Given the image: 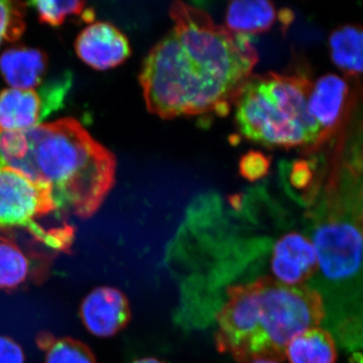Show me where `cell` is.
I'll return each instance as SVG.
<instances>
[{
    "instance_id": "cell-1",
    "label": "cell",
    "mask_w": 363,
    "mask_h": 363,
    "mask_svg": "<svg viewBox=\"0 0 363 363\" xmlns=\"http://www.w3.org/2000/svg\"><path fill=\"white\" fill-rule=\"evenodd\" d=\"M169 16L173 28L150 50L140 74L147 109L164 119L228 113L259 62L250 35L217 25L185 2H173Z\"/></svg>"
},
{
    "instance_id": "cell-2",
    "label": "cell",
    "mask_w": 363,
    "mask_h": 363,
    "mask_svg": "<svg viewBox=\"0 0 363 363\" xmlns=\"http://www.w3.org/2000/svg\"><path fill=\"white\" fill-rule=\"evenodd\" d=\"M0 169L52 191L59 210L89 218L116 182V160L74 118L26 130H0Z\"/></svg>"
},
{
    "instance_id": "cell-3",
    "label": "cell",
    "mask_w": 363,
    "mask_h": 363,
    "mask_svg": "<svg viewBox=\"0 0 363 363\" xmlns=\"http://www.w3.org/2000/svg\"><path fill=\"white\" fill-rule=\"evenodd\" d=\"M227 297L217 314L215 345L238 363L283 362L294 336L319 326L326 316L318 291L285 285L271 277L229 286Z\"/></svg>"
},
{
    "instance_id": "cell-4",
    "label": "cell",
    "mask_w": 363,
    "mask_h": 363,
    "mask_svg": "<svg viewBox=\"0 0 363 363\" xmlns=\"http://www.w3.org/2000/svg\"><path fill=\"white\" fill-rule=\"evenodd\" d=\"M313 81L308 72L252 75L234 101L243 138L267 147H321L319 125L308 109Z\"/></svg>"
},
{
    "instance_id": "cell-5",
    "label": "cell",
    "mask_w": 363,
    "mask_h": 363,
    "mask_svg": "<svg viewBox=\"0 0 363 363\" xmlns=\"http://www.w3.org/2000/svg\"><path fill=\"white\" fill-rule=\"evenodd\" d=\"M305 208L318 269L332 283L353 281L362 269V188L348 182L328 184Z\"/></svg>"
},
{
    "instance_id": "cell-6",
    "label": "cell",
    "mask_w": 363,
    "mask_h": 363,
    "mask_svg": "<svg viewBox=\"0 0 363 363\" xmlns=\"http://www.w3.org/2000/svg\"><path fill=\"white\" fill-rule=\"evenodd\" d=\"M58 210L49 188L20 172L0 169V231L26 229L42 245L48 229L37 220Z\"/></svg>"
},
{
    "instance_id": "cell-7",
    "label": "cell",
    "mask_w": 363,
    "mask_h": 363,
    "mask_svg": "<svg viewBox=\"0 0 363 363\" xmlns=\"http://www.w3.org/2000/svg\"><path fill=\"white\" fill-rule=\"evenodd\" d=\"M72 86V74L65 73L45 83L40 90L6 89L0 92V130H26L59 111Z\"/></svg>"
},
{
    "instance_id": "cell-8",
    "label": "cell",
    "mask_w": 363,
    "mask_h": 363,
    "mask_svg": "<svg viewBox=\"0 0 363 363\" xmlns=\"http://www.w3.org/2000/svg\"><path fill=\"white\" fill-rule=\"evenodd\" d=\"M362 90L351 88L347 78L326 74L313 82L308 109L321 133V147L332 140L360 104Z\"/></svg>"
},
{
    "instance_id": "cell-9",
    "label": "cell",
    "mask_w": 363,
    "mask_h": 363,
    "mask_svg": "<svg viewBox=\"0 0 363 363\" xmlns=\"http://www.w3.org/2000/svg\"><path fill=\"white\" fill-rule=\"evenodd\" d=\"M271 266L279 283L304 285L319 269L312 240L297 231L283 234L274 243Z\"/></svg>"
},
{
    "instance_id": "cell-10",
    "label": "cell",
    "mask_w": 363,
    "mask_h": 363,
    "mask_svg": "<svg viewBox=\"0 0 363 363\" xmlns=\"http://www.w3.org/2000/svg\"><path fill=\"white\" fill-rule=\"evenodd\" d=\"M80 316L93 335L111 337L130 323V303L125 295L117 289L99 286L83 300Z\"/></svg>"
},
{
    "instance_id": "cell-11",
    "label": "cell",
    "mask_w": 363,
    "mask_h": 363,
    "mask_svg": "<svg viewBox=\"0 0 363 363\" xmlns=\"http://www.w3.org/2000/svg\"><path fill=\"white\" fill-rule=\"evenodd\" d=\"M75 49L84 63L102 71L121 65L131 54L128 38L107 23L88 26L78 35Z\"/></svg>"
},
{
    "instance_id": "cell-12",
    "label": "cell",
    "mask_w": 363,
    "mask_h": 363,
    "mask_svg": "<svg viewBox=\"0 0 363 363\" xmlns=\"http://www.w3.org/2000/svg\"><path fill=\"white\" fill-rule=\"evenodd\" d=\"M50 257L23 250L16 240L0 233V291H16L26 283H40L47 276Z\"/></svg>"
},
{
    "instance_id": "cell-13",
    "label": "cell",
    "mask_w": 363,
    "mask_h": 363,
    "mask_svg": "<svg viewBox=\"0 0 363 363\" xmlns=\"http://www.w3.org/2000/svg\"><path fill=\"white\" fill-rule=\"evenodd\" d=\"M47 55L32 48H13L0 57V72L13 89L30 90L43 82Z\"/></svg>"
},
{
    "instance_id": "cell-14",
    "label": "cell",
    "mask_w": 363,
    "mask_h": 363,
    "mask_svg": "<svg viewBox=\"0 0 363 363\" xmlns=\"http://www.w3.org/2000/svg\"><path fill=\"white\" fill-rule=\"evenodd\" d=\"M278 18L276 7L266 0L233 1L227 6L226 28L238 35L267 32Z\"/></svg>"
},
{
    "instance_id": "cell-15",
    "label": "cell",
    "mask_w": 363,
    "mask_h": 363,
    "mask_svg": "<svg viewBox=\"0 0 363 363\" xmlns=\"http://www.w3.org/2000/svg\"><path fill=\"white\" fill-rule=\"evenodd\" d=\"M286 357L290 363H335L337 350L331 334L318 326L294 336Z\"/></svg>"
},
{
    "instance_id": "cell-16",
    "label": "cell",
    "mask_w": 363,
    "mask_h": 363,
    "mask_svg": "<svg viewBox=\"0 0 363 363\" xmlns=\"http://www.w3.org/2000/svg\"><path fill=\"white\" fill-rule=\"evenodd\" d=\"M329 49L332 62L346 78L357 79L362 75L363 35L360 26H339L329 38Z\"/></svg>"
},
{
    "instance_id": "cell-17",
    "label": "cell",
    "mask_w": 363,
    "mask_h": 363,
    "mask_svg": "<svg viewBox=\"0 0 363 363\" xmlns=\"http://www.w3.org/2000/svg\"><path fill=\"white\" fill-rule=\"evenodd\" d=\"M37 342L45 351V363H96L90 348L75 339H56L51 334L40 333Z\"/></svg>"
},
{
    "instance_id": "cell-18",
    "label": "cell",
    "mask_w": 363,
    "mask_h": 363,
    "mask_svg": "<svg viewBox=\"0 0 363 363\" xmlns=\"http://www.w3.org/2000/svg\"><path fill=\"white\" fill-rule=\"evenodd\" d=\"M28 4L38 11L40 23L51 26L63 25L67 18L73 16H81L86 23L94 20V11L86 9L84 1H32Z\"/></svg>"
},
{
    "instance_id": "cell-19",
    "label": "cell",
    "mask_w": 363,
    "mask_h": 363,
    "mask_svg": "<svg viewBox=\"0 0 363 363\" xmlns=\"http://www.w3.org/2000/svg\"><path fill=\"white\" fill-rule=\"evenodd\" d=\"M25 28V4L0 0V47L20 39Z\"/></svg>"
},
{
    "instance_id": "cell-20",
    "label": "cell",
    "mask_w": 363,
    "mask_h": 363,
    "mask_svg": "<svg viewBox=\"0 0 363 363\" xmlns=\"http://www.w3.org/2000/svg\"><path fill=\"white\" fill-rule=\"evenodd\" d=\"M271 157L262 152L252 150L241 157L240 173L243 178L250 182L266 178L271 168Z\"/></svg>"
},
{
    "instance_id": "cell-21",
    "label": "cell",
    "mask_w": 363,
    "mask_h": 363,
    "mask_svg": "<svg viewBox=\"0 0 363 363\" xmlns=\"http://www.w3.org/2000/svg\"><path fill=\"white\" fill-rule=\"evenodd\" d=\"M0 363H25V352L13 339L0 336Z\"/></svg>"
},
{
    "instance_id": "cell-22",
    "label": "cell",
    "mask_w": 363,
    "mask_h": 363,
    "mask_svg": "<svg viewBox=\"0 0 363 363\" xmlns=\"http://www.w3.org/2000/svg\"><path fill=\"white\" fill-rule=\"evenodd\" d=\"M133 363H162L161 360L154 357L142 358V359L135 360Z\"/></svg>"
},
{
    "instance_id": "cell-23",
    "label": "cell",
    "mask_w": 363,
    "mask_h": 363,
    "mask_svg": "<svg viewBox=\"0 0 363 363\" xmlns=\"http://www.w3.org/2000/svg\"><path fill=\"white\" fill-rule=\"evenodd\" d=\"M250 363H281L279 362H277V360H271V359H259L255 360V362H252Z\"/></svg>"
}]
</instances>
